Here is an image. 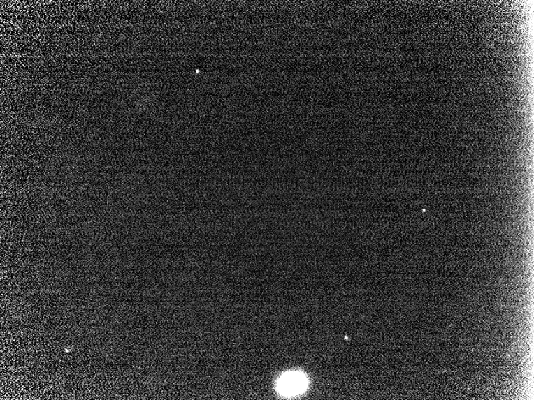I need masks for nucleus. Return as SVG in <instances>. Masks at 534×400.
Wrapping results in <instances>:
<instances>
[{
  "label": "nucleus",
  "mask_w": 534,
  "mask_h": 400,
  "mask_svg": "<svg viewBox=\"0 0 534 400\" xmlns=\"http://www.w3.org/2000/svg\"><path fill=\"white\" fill-rule=\"evenodd\" d=\"M308 385L307 377L300 372H288L280 378L277 389L282 397H294L305 390Z\"/></svg>",
  "instance_id": "f257e3e1"
}]
</instances>
